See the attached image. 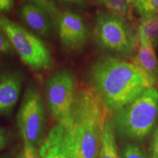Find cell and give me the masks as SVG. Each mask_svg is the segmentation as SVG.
<instances>
[{
	"label": "cell",
	"mask_w": 158,
	"mask_h": 158,
	"mask_svg": "<svg viewBox=\"0 0 158 158\" xmlns=\"http://www.w3.org/2000/svg\"><path fill=\"white\" fill-rule=\"evenodd\" d=\"M137 37L149 42L155 48L157 46L158 15L155 14L142 16L138 28Z\"/></svg>",
	"instance_id": "cell-14"
},
{
	"label": "cell",
	"mask_w": 158,
	"mask_h": 158,
	"mask_svg": "<svg viewBox=\"0 0 158 158\" xmlns=\"http://www.w3.org/2000/svg\"><path fill=\"white\" fill-rule=\"evenodd\" d=\"M16 158H21V154H20L19 155H18Z\"/></svg>",
	"instance_id": "cell-26"
},
{
	"label": "cell",
	"mask_w": 158,
	"mask_h": 158,
	"mask_svg": "<svg viewBox=\"0 0 158 158\" xmlns=\"http://www.w3.org/2000/svg\"><path fill=\"white\" fill-rule=\"evenodd\" d=\"M23 152L21 154V158H40L39 150L37 147L29 142H23Z\"/></svg>",
	"instance_id": "cell-18"
},
{
	"label": "cell",
	"mask_w": 158,
	"mask_h": 158,
	"mask_svg": "<svg viewBox=\"0 0 158 158\" xmlns=\"http://www.w3.org/2000/svg\"><path fill=\"white\" fill-rule=\"evenodd\" d=\"M14 6V0H0V13H8Z\"/></svg>",
	"instance_id": "cell-20"
},
{
	"label": "cell",
	"mask_w": 158,
	"mask_h": 158,
	"mask_svg": "<svg viewBox=\"0 0 158 158\" xmlns=\"http://www.w3.org/2000/svg\"><path fill=\"white\" fill-rule=\"evenodd\" d=\"M128 1H129L130 5H133L135 7L138 13H141L142 9H143L144 3H145V2L147 0H128Z\"/></svg>",
	"instance_id": "cell-22"
},
{
	"label": "cell",
	"mask_w": 158,
	"mask_h": 158,
	"mask_svg": "<svg viewBox=\"0 0 158 158\" xmlns=\"http://www.w3.org/2000/svg\"><path fill=\"white\" fill-rule=\"evenodd\" d=\"M61 13L48 0H27L21 5L19 15L24 24L43 37L53 35Z\"/></svg>",
	"instance_id": "cell-8"
},
{
	"label": "cell",
	"mask_w": 158,
	"mask_h": 158,
	"mask_svg": "<svg viewBox=\"0 0 158 158\" xmlns=\"http://www.w3.org/2000/svg\"><path fill=\"white\" fill-rule=\"evenodd\" d=\"M23 82V76L19 71L0 70V115L9 114L16 105Z\"/></svg>",
	"instance_id": "cell-11"
},
{
	"label": "cell",
	"mask_w": 158,
	"mask_h": 158,
	"mask_svg": "<svg viewBox=\"0 0 158 158\" xmlns=\"http://www.w3.org/2000/svg\"><path fill=\"white\" fill-rule=\"evenodd\" d=\"M46 114L43 97L36 86L26 90L17 114V124L23 142L37 147L43 141Z\"/></svg>",
	"instance_id": "cell-6"
},
{
	"label": "cell",
	"mask_w": 158,
	"mask_h": 158,
	"mask_svg": "<svg viewBox=\"0 0 158 158\" xmlns=\"http://www.w3.org/2000/svg\"><path fill=\"white\" fill-rule=\"evenodd\" d=\"M98 2L116 15L124 18L129 15L131 5L128 0H98Z\"/></svg>",
	"instance_id": "cell-15"
},
{
	"label": "cell",
	"mask_w": 158,
	"mask_h": 158,
	"mask_svg": "<svg viewBox=\"0 0 158 158\" xmlns=\"http://www.w3.org/2000/svg\"><path fill=\"white\" fill-rule=\"evenodd\" d=\"M108 110L92 89L76 92L67 117L71 158H98L102 126Z\"/></svg>",
	"instance_id": "cell-2"
},
{
	"label": "cell",
	"mask_w": 158,
	"mask_h": 158,
	"mask_svg": "<svg viewBox=\"0 0 158 158\" xmlns=\"http://www.w3.org/2000/svg\"><path fill=\"white\" fill-rule=\"evenodd\" d=\"M158 11V0H147L144 3L143 9L141 12L142 16L143 15H155Z\"/></svg>",
	"instance_id": "cell-19"
},
{
	"label": "cell",
	"mask_w": 158,
	"mask_h": 158,
	"mask_svg": "<svg viewBox=\"0 0 158 158\" xmlns=\"http://www.w3.org/2000/svg\"><path fill=\"white\" fill-rule=\"evenodd\" d=\"M94 37L100 48L121 57L133 55L138 43L124 18L112 13L103 12L97 15Z\"/></svg>",
	"instance_id": "cell-4"
},
{
	"label": "cell",
	"mask_w": 158,
	"mask_h": 158,
	"mask_svg": "<svg viewBox=\"0 0 158 158\" xmlns=\"http://www.w3.org/2000/svg\"><path fill=\"white\" fill-rule=\"evenodd\" d=\"M138 40L139 47L134 58L133 64L146 75L153 86L158 83V60L155 48L145 40Z\"/></svg>",
	"instance_id": "cell-12"
},
{
	"label": "cell",
	"mask_w": 158,
	"mask_h": 158,
	"mask_svg": "<svg viewBox=\"0 0 158 158\" xmlns=\"http://www.w3.org/2000/svg\"><path fill=\"white\" fill-rule=\"evenodd\" d=\"M121 158H149L147 153L134 143H127L122 149Z\"/></svg>",
	"instance_id": "cell-16"
},
{
	"label": "cell",
	"mask_w": 158,
	"mask_h": 158,
	"mask_svg": "<svg viewBox=\"0 0 158 158\" xmlns=\"http://www.w3.org/2000/svg\"><path fill=\"white\" fill-rule=\"evenodd\" d=\"M4 55H2V54H0V70H2V69L1 68H2V64H3V61H4Z\"/></svg>",
	"instance_id": "cell-25"
},
{
	"label": "cell",
	"mask_w": 158,
	"mask_h": 158,
	"mask_svg": "<svg viewBox=\"0 0 158 158\" xmlns=\"http://www.w3.org/2000/svg\"><path fill=\"white\" fill-rule=\"evenodd\" d=\"M56 29L61 42L68 50H81L87 42L88 27L81 16L76 13L70 11L61 13Z\"/></svg>",
	"instance_id": "cell-9"
},
{
	"label": "cell",
	"mask_w": 158,
	"mask_h": 158,
	"mask_svg": "<svg viewBox=\"0 0 158 158\" xmlns=\"http://www.w3.org/2000/svg\"><path fill=\"white\" fill-rule=\"evenodd\" d=\"M113 118L107 113L102 126L98 158H121L116 141Z\"/></svg>",
	"instance_id": "cell-13"
},
{
	"label": "cell",
	"mask_w": 158,
	"mask_h": 158,
	"mask_svg": "<svg viewBox=\"0 0 158 158\" xmlns=\"http://www.w3.org/2000/svg\"><path fill=\"white\" fill-rule=\"evenodd\" d=\"M116 132L126 139L139 141L149 135L158 118V90L149 87L135 100L114 112Z\"/></svg>",
	"instance_id": "cell-3"
},
{
	"label": "cell",
	"mask_w": 158,
	"mask_h": 158,
	"mask_svg": "<svg viewBox=\"0 0 158 158\" xmlns=\"http://www.w3.org/2000/svg\"><path fill=\"white\" fill-rule=\"evenodd\" d=\"M152 158H158V128L156 130L152 143Z\"/></svg>",
	"instance_id": "cell-21"
},
{
	"label": "cell",
	"mask_w": 158,
	"mask_h": 158,
	"mask_svg": "<svg viewBox=\"0 0 158 158\" xmlns=\"http://www.w3.org/2000/svg\"><path fill=\"white\" fill-rule=\"evenodd\" d=\"M156 15H158V11H157V13H156Z\"/></svg>",
	"instance_id": "cell-28"
},
{
	"label": "cell",
	"mask_w": 158,
	"mask_h": 158,
	"mask_svg": "<svg viewBox=\"0 0 158 158\" xmlns=\"http://www.w3.org/2000/svg\"><path fill=\"white\" fill-rule=\"evenodd\" d=\"M7 138L5 130L0 127V151L3 149L7 144Z\"/></svg>",
	"instance_id": "cell-23"
},
{
	"label": "cell",
	"mask_w": 158,
	"mask_h": 158,
	"mask_svg": "<svg viewBox=\"0 0 158 158\" xmlns=\"http://www.w3.org/2000/svg\"><path fill=\"white\" fill-rule=\"evenodd\" d=\"M75 81L72 71L62 69L54 73L46 83L47 102L51 116L57 122L70 114L76 94Z\"/></svg>",
	"instance_id": "cell-7"
},
{
	"label": "cell",
	"mask_w": 158,
	"mask_h": 158,
	"mask_svg": "<svg viewBox=\"0 0 158 158\" xmlns=\"http://www.w3.org/2000/svg\"><path fill=\"white\" fill-rule=\"evenodd\" d=\"M40 146V158H71L67 118L57 122Z\"/></svg>",
	"instance_id": "cell-10"
},
{
	"label": "cell",
	"mask_w": 158,
	"mask_h": 158,
	"mask_svg": "<svg viewBox=\"0 0 158 158\" xmlns=\"http://www.w3.org/2000/svg\"><path fill=\"white\" fill-rule=\"evenodd\" d=\"M0 29L7 35L21 60L33 71L47 70L52 67V57L48 48L37 35L0 16Z\"/></svg>",
	"instance_id": "cell-5"
},
{
	"label": "cell",
	"mask_w": 158,
	"mask_h": 158,
	"mask_svg": "<svg viewBox=\"0 0 158 158\" xmlns=\"http://www.w3.org/2000/svg\"><path fill=\"white\" fill-rule=\"evenodd\" d=\"M0 158H5V157H4L3 156H2V157H0Z\"/></svg>",
	"instance_id": "cell-27"
},
{
	"label": "cell",
	"mask_w": 158,
	"mask_h": 158,
	"mask_svg": "<svg viewBox=\"0 0 158 158\" xmlns=\"http://www.w3.org/2000/svg\"><path fill=\"white\" fill-rule=\"evenodd\" d=\"M59 1L64 4H67V5H81L87 2L89 0H59Z\"/></svg>",
	"instance_id": "cell-24"
},
{
	"label": "cell",
	"mask_w": 158,
	"mask_h": 158,
	"mask_svg": "<svg viewBox=\"0 0 158 158\" xmlns=\"http://www.w3.org/2000/svg\"><path fill=\"white\" fill-rule=\"evenodd\" d=\"M14 48L7 35L0 29V54L10 55L14 52Z\"/></svg>",
	"instance_id": "cell-17"
},
{
	"label": "cell",
	"mask_w": 158,
	"mask_h": 158,
	"mask_svg": "<svg viewBox=\"0 0 158 158\" xmlns=\"http://www.w3.org/2000/svg\"><path fill=\"white\" fill-rule=\"evenodd\" d=\"M89 80L105 108L114 113L152 87L146 75L135 64L111 56L94 63Z\"/></svg>",
	"instance_id": "cell-1"
}]
</instances>
